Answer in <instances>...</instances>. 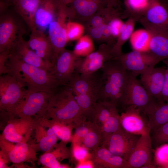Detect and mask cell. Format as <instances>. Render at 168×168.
<instances>
[{
    "label": "cell",
    "mask_w": 168,
    "mask_h": 168,
    "mask_svg": "<svg viewBox=\"0 0 168 168\" xmlns=\"http://www.w3.org/2000/svg\"><path fill=\"white\" fill-rule=\"evenodd\" d=\"M138 22L145 30L168 32V4L160 0H150L145 14Z\"/></svg>",
    "instance_id": "obj_12"
},
{
    "label": "cell",
    "mask_w": 168,
    "mask_h": 168,
    "mask_svg": "<svg viewBox=\"0 0 168 168\" xmlns=\"http://www.w3.org/2000/svg\"><path fill=\"white\" fill-rule=\"evenodd\" d=\"M9 7L0 12V53H10L16 43L29 30L21 17Z\"/></svg>",
    "instance_id": "obj_4"
},
{
    "label": "cell",
    "mask_w": 168,
    "mask_h": 168,
    "mask_svg": "<svg viewBox=\"0 0 168 168\" xmlns=\"http://www.w3.org/2000/svg\"><path fill=\"white\" fill-rule=\"evenodd\" d=\"M59 0H42L37 11L35 21L37 29L44 31L57 14Z\"/></svg>",
    "instance_id": "obj_25"
},
{
    "label": "cell",
    "mask_w": 168,
    "mask_h": 168,
    "mask_svg": "<svg viewBox=\"0 0 168 168\" xmlns=\"http://www.w3.org/2000/svg\"><path fill=\"white\" fill-rule=\"evenodd\" d=\"M117 109L116 106L111 103L97 101L88 120L101 128Z\"/></svg>",
    "instance_id": "obj_29"
},
{
    "label": "cell",
    "mask_w": 168,
    "mask_h": 168,
    "mask_svg": "<svg viewBox=\"0 0 168 168\" xmlns=\"http://www.w3.org/2000/svg\"><path fill=\"white\" fill-rule=\"evenodd\" d=\"M70 13L69 7L60 2L57 15L48 26V36L56 58L65 49L68 41L67 32V24L68 21H67L70 20Z\"/></svg>",
    "instance_id": "obj_8"
},
{
    "label": "cell",
    "mask_w": 168,
    "mask_h": 168,
    "mask_svg": "<svg viewBox=\"0 0 168 168\" xmlns=\"http://www.w3.org/2000/svg\"><path fill=\"white\" fill-rule=\"evenodd\" d=\"M122 128L120 115L117 109L101 127L102 139L100 146H104L110 137Z\"/></svg>",
    "instance_id": "obj_33"
},
{
    "label": "cell",
    "mask_w": 168,
    "mask_h": 168,
    "mask_svg": "<svg viewBox=\"0 0 168 168\" xmlns=\"http://www.w3.org/2000/svg\"><path fill=\"white\" fill-rule=\"evenodd\" d=\"M122 16H117L113 17L108 22L111 29L113 38L115 42L124 22L122 21Z\"/></svg>",
    "instance_id": "obj_45"
},
{
    "label": "cell",
    "mask_w": 168,
    "mask_h": 168,
    "mask_svg": "<svg viewBox=\"0 0 168 168\" xmlns=\"http://www.w3.org/2000/svg\"><path fill=\"white\" fill-rule=\"evenodd\" d=\"M161 0V1L163 2H164L166 3V2H165V0Z\"/></svg>",
    "instance_id": "obj_55"
},
{
    "label": "cell",
    "mask_w": 168,
    "mask_h": 168,
    "mask_svg": "<svg viewBox=\"0 0 168 168\" xmlns=\"http://www.w3.org/2000/svg\"><path fill=\"white\" fill-rule=\"evenodd\" d=\"M119 0H102L106 7H114L117 6Z\"/></svg>",
    "instance_id": "obj_50"
},
{
    "label": "cell",
    "mask_w": 168,
    "mask_h": 168,
    "mask_svg": "<svg viewBox=\"0 0 168 168\" xmlns=\"http://www.w3.org/2000/svg\"><path fill=\"white\" fill-rule=\"evenodd\" d=\"M80 58L73 50L65 48L56 58L50 72L61 85L68 84L76 70Z\"/></svg>",
    "instance_id": "obj_14"
},
{
    "label": "cell",
    "mask_w": 168,
    "mask_h": 168,
    "mask_svg": "<svg viewBox=\"0 0 168 168\" xmlns=\"http://www.w3.org/2000/svg\"><path fill=\"white\" fill-rule=\"evenodd\" d=\"M75 98L83 116L86 119H89L97 101V95L81 94L76 95Z\"/></svg>",
    "instance_id": "obj_34"
},
{
    "label": "cell",
    "mask_w": 168,
    "mask_h": 168,
    "mask_svg": "<svg viewBox=\"0 0 168 168\" xmlns=\"http://www.w3.org/2000/svg\"><path fill=\"white\" fill-rule=\"evenodd\" d=\"M8 7H10L14 2L18 0H0Z\"/></svg>",
    "instance_id": "obj_52"
},
{
    "label": "cell",
    "mask_w": 168,
    "mask_h": 168,
    "mask_svg": "<svg viewBox=\"0 0 168 168\" xmlns=\"http://www.w3.org/2000/svg\"><path fill=\"white\" fill-rule=\"evenodd\" d=\"M136 22L134 19L128 18L124 22L120 33L112 47V52L114 58L119 57L122 54V47L133 34Z\"/></svg>",
    "instance_id": "obj_32"
},
{
    "label": "cell",
    "mask_w": 168,
    "mask_h": 168,
    "mask_svg": "<svg viewBox=\"0 0 168 168\" xmlns=\"http://www.w3.org/2000/svg\"><path fill=\"white\" fill-rule=\"evenodd\" d=\"M146 30L150 36L148 51L161 61L168 59V32L159 30Z\"/></svg>",
    "instance_id": "obj_26"
},
{
    "label": "cell",
    "mask_w": 168,
    "mask_h": 168,
    "mask_svg": "<svg viewBox=\"0 0 168 168\" xmlns=\"http://www.w3.org/2000/svg\"><path fill=\"white\" fill-rule=\"evenodd\" d=\"M140 136L122 128L110 137L104 146L113 154L128 161Z\"/></svg>",
    "instance_id": "obj_15"
},
{
    "label": "cell",
    "mask_w": 168,
    "mask_h": 168,
    "mask_svg": "<svg viewBox=\"0 0 168 168\" xmlns=\"http://www.w3.org/2000/svg\"><path fill=\"white\" fill-rule=\"evenodd\" d=\"M94 47L93 40L86 34L77 40L73 51L77 57H85L94 51Z\"/></svg>",
    "instance_id": "obj_37"
},
{
    "label": "cell",
    "mask_w": 168,
    "mask_h": 168,
    "mask_svg": "<svg viewBox=\"0 0 168 168\" xmlns=\"http://www.w3.org/2000/svg\"><path fill=\"white\" fill-rule=\"evenodd\" d=\"M123 11L114 7H105L100 9L85 23V27H100L108 23L113 17L122 16Z\"/></svg>",
    "instance_id": "obj_31"
},
{
    "label": "cell",
    "mask_w": 168,
    "mask_h": 168,
    "mask_svg": "<svg viewBox=\"0 0 168 168\" xmlns=\"http://www.w3.org/2000/svg\"><path fill=\"white\" fill-rule=\"evenodd\" d=\"M10 54V53H0V75L6 73L7 70L5 64Z\"/></svg>",
    "instance_id": "obj_48"
},
{
    "label": "cell",
    "mask_w": 168,
    "mask_h": 168,
    "mask_svg": "<svg viewBox=\"0 0 168 168\" xmlns=\"http://www.w3.org/2000/svg\"><path fill=\"white\" fill-rule=\"evenodd\" d=\"M94 124L92 122L85 120L76 126L74 128L75 133L72 136V143L82 144L83 139Z\"/></svg>",
    "instance_id": "obj_38"
},
{
    "label": "cell",
    "mask_w": 168,
    "mask_h": 168,
    "mask_svg": "<svg viewBox=\"0 0 168 168\" xmlns=\"http://www.w3.org/2000/svg\"><path fill=\"white\" fill-rule=\"evenodd\" d=\"M76 167V168H94L93 163L92 161L89 160L79 162Z\"/></svg>",
    "instance_id": "obj_49"
},
{
    "label": "cell",
    "mask_w": 168,
    "mask_h": 168,
    "mask_svg": "<svg viewBox=\"0 0 168 168\" xmlns=\"http://www.w3.org/2000/svg\"><path fill=\"white\" fill-rule=\"evenodd\" d=\"M42 0H18L10 6L23 19L31 32L37 29L35 15Z\"/></svg>",
    "instance_id": "obj_24"
},
{
    "label": "cell",
    "mask_w": 168,
    "mask_h": 168,
    "mask_svg": "<svg viewBox=\"0 0 168 168\" xmlns=\"http://www.w3.org/2000/svg\"><path fill=\"white\" fill-rule=\"evenodd\" d=\"M96 72L86 74L75 71L67 85L75 96L84 94H93L97 95L101 84V75Z\"/></svg>",
    "instance_id": "obj_18"
},
{
    "label": "cell",
    "mask_w": 168,
    "mask_h": 168,
    "mask_svg": "<svg viewBox=\"0 0 168 168\" xmlns=\"http://www.w3.org/2000/svg\"><path fill=\"white\" fill-rule=\"evenodd\" d=\"M67 142L61 141L49 151L53 154L58 161H61L72 156L71 152L67 147Z\"/></svg>",
    "instance_id": "obj_43"
},
{
    "label": "cell",
    "mask_w": 168,
    "mask_h": 168,
    "mask_svg": "<svg viewBox=\"0 0 168 168\" xmlns=\"http://www.w3.org/2000/svg\"><path fill=\"white\" fill-rule=\"evenodd\" d=\"M128 72L127 82L120 104L126 108L134 106L140 109L143 112L156 101L151 96L140 80L137 79L138 75Z\"/></svg>",
    "instance_id": "obj_9"
},
{
    "label": "cell",
    "mask_w": 168,
    "mask_h": 168,
    "mask_svg": "<svg viewBox=\"0 0 168 168\" xmlns=\"http://www.w3.org/2000/svg\"><path fill=\"white\" fill-rule=\"evenodd\" d=\"M8 74L0 77V111L11 112L29 92Z\"/></svg>",
    "instance_id": "obj_7"
},
{
    "label": "cell",
    "mask_w": 168,
    "mask_h": 168,
    "mask_svg": "<svg viewBox=\"0 0 168 168\" xmlns=\"http://www.w3.org/2000/svg\"><path fill=\"white\" fill-rule=\"evenodd\" d=\"M143 113L146 116L151 131L168 122V103L153 102Z\"/></svg>",
    "instance_id": "obj_27"
},
{
    "label": "cell",
    "mask_w": 168,
    "mask_h": 168,
    "mask_svg": "<svg viewBox=\"0 0 168 168\" xmlns=\"http://www.w3.org/2000/svg\"><path fill=\"white\" fill-rule=\"evenodd\" d=\"M72 156L79 162L89 160L90 153L82 144L72 143Z\"/></svg>",
    "instance_id": "obj_44"
},
{
    "label": "cell",
    "mask_w": 168,
    "mask_h": 168,
    "mask_svg": "<svg viewBox=\"0 0 168 168\" xmlns=\"http://www.w3.org/2000/svg\"><path fill=\"white\" fill-rule=\"evenodd\" d=\"M130 38V42L133 50L142 51H148V46L150 38L149 32L145 29L137 31Z\"/></svg>",
    "instance_id": "obj_36"
},
{
    "label": "cell",
    "mask_w": 168,
    "mask_h": 168,
    "mask_svg": "<svg viewBox=\"0 0 168 168\" xmlns=\"http://www.w3.org/2000/svg\"><path fill=\"white\" fill-rule=\"evenodd\" d=\"M73 1L74 0H59L60 2L67 5L68 4H71Z\"/></svg>",
    "instance_id": "obj_53"
},
{
    "label": "cell",
    "mask_w": 168,
    "mask_h": 168,
    "mask_svg": "<svg viewBox=\"0 0 168 168\" xmlns=\"http://www.w3.org/2000/svg\"><path fill=\"white\" fill-rule=\"evenodd\" d=\"M165 2L168 4V0H165Z\"/></svg>",
    "instance_id": "obj_54"
},
{
    "label": "cell",
    "mask_w": 168,
    "mask_h": 168,
    "mask_svg": "<svg viewBox=\"0 0 168 168\" xmlns=\"http://www.w3.org/2000/svg\"><path fill=\"white\" fill-rule=\"evenodd\" d=\"M8 162L3 157L0 156V168H8L7 166Z\"/></svg>",
    "instance_id": "obj_51"
},
{
    "label": "cell",
    "mask_w": 168,
    "mask_h": 168,
    "mask_svg": "<svg viewBox=\"0 0 168 168\" xmlns=\"http://www.w3.org/2000/svg\"><path fill=\"white\" fill-rule=\"evenodd\" d=\"M53 91H29L12 111L8 112L9 115L16 118L44 117L46 114L49 100Z\"/></svg>",
    "instance_id": "obj_6"
},
{
    "label": "cell",
    "mask_w": 168,
    "mask_h": 168,
    "mask_svg": "<svg viewBox=\"0 0 168 168\" xmlns=\"http://www.w3.org/2000/svg\"><path fill=\"white\" fill-rule=\"evenodd\" d=\"M5 119L3 132L0 136L7 141L14 143L27 142L40 118H16L3 114Z\"/></svg>",
    "instance_id": "obj_5"
},
{
    "label": "cell",
    "mask_w": 168,
    "mask_h": 168,
    "mask_svg": "<svg viewBox=\"0 0 168 168\" xmlns=\"http://www.w3.org/2000/svg\"><path fill=\"white\" fill-rule=\"evenodd\" d=\"M152 141L156 147L164 143H168V122L153 131Z\"/></svg>",
    "instance_id": "obj_41"
},
{
    "label": "cell",
    "mask_w": 168,
    "mask_h": 168,
    "mask_svg": "<svg viewBox=\"0 0 168 168\" xmlns=\"http://www.w3.org/2000/svg\"><path fill=\"white\" fill-rule=\"evenodd\" d=\"M28 46L46 62L52 65L56 59L54 49L48 36L37 29L31 32L26 41Z\"/></svg>",
    "instance_id": "obj_20"
},
{
    "label": "cell",
    "mask_w": 168,
    "mask_h": 168,
    "mask_svg": "<svg viewBox=\"0 0 168 168\" xmlns=\"http://www.w3.org/2000/svg\"><path fill=\"white\" fill-rule=\"evenodd\" d=\"M101 69V82L97 101L111 103L117 107L121 104L128 72L114 58L107 61Z\"/></svg>",
    "instance_id": "obj_2"
},
{
    "label": "cell",
    "mask_w": 168,
    "mask_h": 168,
    "mask_svg": "<svg viewBox=\"0 0 168 168\" xmlns=\"http://www.w3.org/2000/svg\"><path fill=\"white\" fill-rule=\"evenodd\" d=\"M39 162L42 165L49 168H67L69 166L61 164L55 156L51 152L44 153L39 158Z\"/></svg>",
    "instance_id": "obj_42"
},
{
    "label": "cell",
    "mask_w": 168,
    "mask_h": 168,
    "mask_svg": "<svg viewBox=\"0 0 168 168\" xmlns=\"http://www.w3.org/2000/svg\"><path fill=\"white\" fill-rule=\"evenodd\" d=\"M96 168H129L128 161L111 153L105 147L100 146L90 153L89 159Z\"/></svg>",
    "instance_id": "obj_21"
},
{
    "label": "cell",
    "mask_w": 168,
    "mask_h": 168,
    "mask_svg": "<svg viewBox=\"0 0 168 168\" xmlns=\"http://www.w3.org/2000/svg\"><path fill=\"white\" fill-rule=\"evenodd\" d=\"M150 0H124L125 7L122 19L128 18L136 22L143 16L149 5Z\"/></svg>",
    "instance_id": "obj_30"
},
{
    "label": "cell",
    "mask_w": 168,
    "mask_h": 168,
    "mask_svg": "<svg viewBox=\"0 0 168 168\" xmlns=\"http://www.w3.org/2000/svg\"><path fill=\"white\" fill-rule=\"evenodd\" d=\"M25 63L50 72L53 65L39 56L28 45L26 41L21 37L11 51Z\"/></svg>",
    "instance_id": "obj_23"
},
{
    "label": "cell",
    "mask_w": 168,
    "mask_h": 168,
    "mask_svg": "<svg viewBox=\"0 0 168 168\" xmlns=\"http://www.w3.org/2000/svg\"><path fill=\"white\" fill-rule=\"evenodd\" d=\"M94 124L82 143V145L91 152L100 146L102 139L101 128Z\"/></svg>",
    "instance_id": "obj_35"
},
{
    "label": "cell",
    "mask_w": 168,
    "mask_h": 168,
    "mask_svg": "<svg viewBox=\"0 0 168 168\" xmlns=\"http://www.w3.org/2000/svg\"><path fill=\"white\" fill-rule=\"evenodd\" d=\"M154 160L156 167L168 168V143L162 144L156 147Z\"/></svg>",
    "instance_id": "obj_39"
},
{
    "label": "cell",
    "mask_w": 168,
    "mask_h": 168,
    "mask_svg": "<svg viewBox=\"0 0 168 168\" xmlns=\"http://www.w3.org/2000/svg\"><path fill=\"white\" fill-rule=\"evenodd\" d=\"M166 67H154L141 74L140 81L151 96L155 101L165 102L162 92Z\"/></svg>",
    "instance_id": "obj_19"
},
{
    "label": "cell",
    "mask_w": 168,
    "mask_h": 168,
    "mask_svg": "<svg viewBox=\"0 0 168 168\" xmlns=\"http://www.w3.org/2000/svg\"><path fill=\"white\" fill-rule=\"evenodd\" d=\"M74 95L67 85L59 86L50 97L45 117L65 123H73L74 128L86 120Z\"/></svg>",
    "instance_id": "obj_3"
},
{
    "label": "cell",
    "mask_w": 168,
    "mask_h": 168,
    "mask_svg": "<svg viewBox=\"0 0 168 168\" xmlns=\"http://www.w3.org/2000/svg\"><path fill=\"white\" fill-rule=\"evenodd\" d=\"M113 46L102 43L98 49L83 58L78 59L75 71L81 74H91L101 69L105 63L114 58L112 52Z\"/></svg>",
    "instance_id": "obj_13"
},
{
    "label": "cell",
    "mask_w": 168,
    "mask_h": 168,
    "mask_svg": "<svg viewBox=\"0 0 168 168\" xmlns=\"http://www.w3.org/2000/svg\"><path fill=\"white\" fill-rule=\"evenodd\" d=\"M152 158V141L150 133L141 135L127 161L129 168H156Z\"/></svg>",
    "instance_id": "obj_17"
},
{
    "label": "cell",
    "mask_w": 168,
    "mask_h": 168,
    "mask_svg": "<svg viewBox=\"0 0 168 168\" xmlns=\"http://www.w3.org/2000/svg\"><path fill=\"white\" fill-rule=\"evenodd\" d=\"M5 65L6 74L29 91H53L61 86L50 71L26 63L12 53Z\"/></svg>",
    "instance_id": "obj_1"
},
{
    "label": "cell",
    "mask_w": 168,
    "mask_h": 168,
    "mask_svg": "<svg viewBox=\"0 0 168 168\" xmlns=\"http://www.w3.org/2000/svg\"><path fill=\"white\" fill-rule=\"evenodd\" d=\"M0 156L8 162L17 165L26 162H34L37 159L36 151L31 144L12 142L0 137Z\"/></svg>",
    "instance_id": "obj_10"
},
{
    "label": "cell",
    "mask_w": 168,
    "mask_h": 168,
    "mask_svg": "<svg viewBox=\"0 0 168 168\" xmlns=\"http://www.w3.org/2000/svg\"><path fill=\"white\" fill-rule=\"evenodd\" d=\"M114 58L127 71L138 76L155 67L161 61L149 51L133 50Z\"/></svg>",
    "instance_id": "obj_11"
},
{
    "label": "cell",
    "mask_w": 168,
    "mask_h": 168,
    "mask_svg": "<svg viewBox=\"0 0 168 168\" xmlns=\"http://www.w3.org/2000/svg\"><path fill=\"white\" fill-rule=\"evenodd\" d=\"M122 128L130 133L142 135L151 131L147 119L141 110L133 106L126 107L120 115Z\"/></svg>",
    "instance_id": "obj_16"
},
{
    "label": "cell",
    "mask_w": 168,
    "mask_h": 168,
    "mask_svg": "<svg viewBox=\"0 0 168 168\" xmlns=\"http://www.w3.org/2000/svg\"><path fill=\"white\" fill-rule=\"evenodd\" d=\"M40 124L44 127L50 128L58 139L66 142L71 141L72 131L74 128L73 123H67L54 119L42 117Z\"/></svg>",
    "instance_id": "obj_28"
},
{
    "label": "cell",
    "mask_w": 168,
    "mask_h": 168,
    "mask_svg": "<svg viewBox=\"0 0 168 168\" xmlns=\"http://www.w3.org/2000/svg\"><path fill=\"white\" fill-rule=\"evenodd\" d=\"M87 35L93 40L104 43V40L100 27H85Z\"/></svg>",
    "instance_id": "obj_46"
},
{
    "label": "cell",
    "mask_w": 168,
    "mask_h": 168,
    "mask_svg": "<svg viewBox=\"0 0 168 168\" xmlns=\"http://www.w3.org/2000/svg\"><path fill=\"white\" fill-rule=\"evenodd\" d=\"M71 4V20L76 18L85 22L105 7L102 0H74Z\"/></svg>",
    "instance_id": "obj_22"
},
{
    "label": "cell",
    "mask_w": 168,
    "mask_h": 168,
    "mask_svg": "<svg viewBox=\"0 0 168 168\" xmlns=\"http://www.w3.org/2000/svg\"><path fill=\"white\" fill-rule=\"evenodd\" d=\"M85 31L84 25L81 23L69 20L67 24V32L68 41L78 40Z\"/></svg>",
    "instance_id": "obj_40"
},
{
    "label": "cell",
    "mask_w": 168,
    "mask_h": 168,
    "mask_svg": "<svg viewBox=\"0 0 168 168\" xmlns=\"http://www.w3.org/2000/svg\"><path fill=\"white\" fill-rule=\"evenodd\" d=\"M166 65L162 96L163 101L168 103V59L163 61Z\"/></svg>",
    "instance_id": "obj_47"
}]
</instances>
